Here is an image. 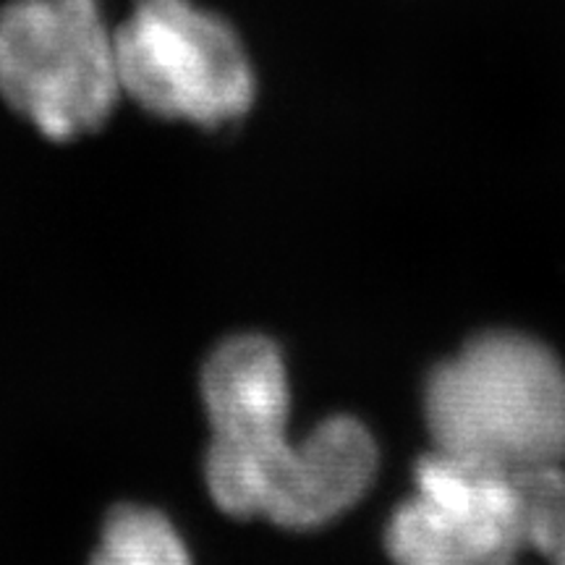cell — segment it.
<instances>
[{"instance_id": "6da1fadb", "label": "cell", "mask_w": 565, "mask_h": 565, "mask_svg": "<svg viewBox=\"0 0 565 565\" xmlns=\"http://www.w3.org/2000/svg\"><path fill=\"white\" fill-rule=\"evenodd\" d=\"M435 450L511 475L565 463V370L519 333H487L429 374Z\"/></svg>"}, {"instance_id": "7a4b0ae2", "label": "cell", "mask_w": 565, "mask_h": 565, "mask_svg": "<svg viewBox=\"0 0 565 565\" xmlns=\"http://www.w3.org/2000/svg\"><path fill=\"white\" fill-rule=\"evenodd\" d=\"M121 95L100 0L0 6V97L42 137L71 141L103 129Z\"/></svg>"}, {"instance_id": "3957f363", "label": "cell", "mask_w": 565, "mask_h": 565, "mask_svg": "<svg viewBox=\"0 0 565 565\" xmlns=\"http://www.w3.org/2000/svg\"><path fill=\"white\" fill-rule=\"evenodd\" d=\"M113 42L121 92L152 116L221 129L252 108L257 82L244 40L196 0H131Z\"/></svg>"}, {"instance_id": "277c9868", "label": "cell", "mask_w": 565, "mask_h": 565, "mask_svg": "<svg viewBox=\"0 0 565 565\" xmlns=\"http://www.w3.org/2000/svg\"><path fill=\"white\" fill-rule=\"evenodd\" d=\"M377 471V448L362 422L330 416L299 445L286 427L225 440L210 437L204 479L215 505L236 519L282 529H320L353 508Z\"/></svg>"}, {"instance_id": "5b68a950", "label": "cell", "mask_w": 565, "mask_h": 565, "mask_svg": "<svg viewBox=\"0 0 565 565\" xmlns=\"http://www.w3.org/2000/svg\"><path fill=\"white\" fill-rule=\"evenodd\" d=\"M515 519V475L435 450L416 463L414 494L395 508L385 547L395 565H492Z\"/></svg>"}, {"instance_id": "8992f818", "label": "cell", "mask_w": 565, "mask_h": 565, "mask_svg": "<svg viewBox=\"0 0 565 565\" xmlns=\"http://www.w3.org/2000/svg\"><path fill=\"white\" fill-rule=\"evenodd\" d=\"M210 437H252L286 427L288 377L270 338L238 335L217 345L202 370Z\"/></svg>"}, {"instance_id": "52a82bcc", "label": "cell", "mask_w": 565, "mask_h": 565, "mask_svg": "<svg viewBox=\"0 0 565 565\" xmlns=\"http://www.w3.org/2000/svg\"><path fill=\"white\" fill-rule=\"evenodd\" d=\"M515 482V532L492 565H565V466L524 471Z\"/></svg>"}, {"instance_id": "ba28073f", "label": "cell", "mask_w": 565, "mask_h": 565, "mask_svg": "<svg viewBox=\"0 0 565 565\" xmlns=\"http://www.w3.org/2000/svg\"><path fill=\"white\" fill-rule=\"evenodd\" d=\"M92 565H192V557L166 515L126 503L105 521Z\"/></svg>"}]
</instances>
